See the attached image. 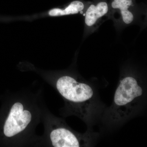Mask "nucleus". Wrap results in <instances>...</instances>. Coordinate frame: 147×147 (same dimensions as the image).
<instances>
[{
  "instance_id": "obj_7",
  "label": "nucleus",
  "mask_w": 147,
  "mask_h": 147,
  "mask_svg": "<svg viewBox=\"0 0 147 147\" xmlns=\"http://www.w3.org/2000/svg\"><path fill=\"white\" fill-rule=\"evenodd\" d=\"M84 8V5L80 1L72 2L64 9L55 8L50 10L49 14L51 16H60L75 14L82 11Z\"/></svg>"
},
{
  "instance_id": "obj_4",
  "label": "nucleus",
  "mask_w": 147,
  "mask_h": 147,
  "mask_svg": "<svg viewBox=\"0 0 147 147\" xmlns=\"http://www.w3.org/2000/svg\"><path fill=\"white\" fill-rule=\"evenodd\" d=\"M50 139L55 147H79L81 142L79 138L73 132L64 127H58L53 129L50 134Z\"/></svg>"
},
{
  "instance_id": "obj_3",
  "label": "nucleus",
  "mask_w": 147,
  "mask_h": 147,
  "mask_svg": "<svg viewBox=\"0 0 147 147\" xmlns=\"http://www.w3.org/2000/svg\"><path fill=\"white\" fill-rule=\"evenodd\" d=\"M31 112L24 110L20 102H16L11 108L8 117L4 126V134L6 137H11L26 129L32 120Z\"/></svg>"
},
{
  "instance_id": "obj_1",
  "label": "nucleus",
  "mask_w": 147,
  "mask_h": 147,
  "mask_svg": "<svg viewBox=\"0 0 147 147\" xmlns=\"http://www.w3.org/2000/svg\"><path fill=\"white\" fill-rule=\"evenodd\" d=\"M58 92L67 100L78 105H86L93 97V90L90 86L80 83L68 76L59 78L56 83Z\"/></svg>"
},
{
  "instance_id": "obj_5",
  "label": "nucleus",
  "mask_w": 147,
  "mask_h": 147,
  "mask_svg": "<svg viewBox=\"0 0 147 147\" xmlns=\"http://www.w3.org/2000/svg\"><path fill=\"white\" fill-rule=\"evenodd\" d=\"M109 8L105 2H100L96 5H91L86 11L85 22L88 27L93 26L98 20L108 13Z\"/></svg>"
},
{
  "instance_id": "obj_6",
  "label": "nucleus",
  "mask_w": 147,
  "mask_h": 147,
  "mask_svg": "<svg viewBox=\"0 0 147 147\" xmlns=\"http://www.w3.org/2000/svg\"><path fill=\"white\" fill-rule=\"evenodd\" d=\"M132 5V0H114L111 6L115 9H119L124 23L129 24L132 23L134 18L133 13L129 9Z\"/></svg>"
},
{
  "instance_id": "obj_2",
  "label": "nucleus",
  "mask_w": 147,
  "mask_h": 147,
  "mask_svg": "<svg viewBox=\"0 0 147 147\" xmlns=\"http://www.w3.org/2000/svg\"><path fill=\"white\" fill-rule=\"evenodd\" d=\"M143 89L137 80L132 76H126L120 82L114 96V106L116 110L126 109L139 99Z\"/></svg>"
}]
</instances>
